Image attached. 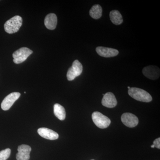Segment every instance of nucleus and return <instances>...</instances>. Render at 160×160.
<instances>
[{
    "label": "nucleus",
    "mask_w": 160,
    "mask_h": 160,
    "mask_svg": "<svg viewBox=\"0 0 160 160\" xmlns=\"http://www.w3.org/2000/svg\"><path fill=\"white\" fill-rule=\"evenodd\" d=\"M18 152L16 154L17 160H29L30 159V152L31 151L30 146L26 145H22L19 146Z\"/></svg>",
    "instance_id": "nucleus-9"
},
{
    "label": "nucleus",
    "mask_w": 160,
    "mask_h": 160,
    "mask_svg": "<svg viewBox=\"0 0 160 160\" xmlns=\"http://www.w3.org/2000/svg\"><path fill=\"white\" fill-rule=\"evenodd\" d=\"M11 149L7 148L0 151V160H6L9 158L11 154Z\"/></svg>",
    "instance_id": "nucleus-17"
},
{
    "label": "nucleus",
    "mask_w": 160,
    "mask_h": 160,
    "mask_svg": "<svg viewBox=\"0 0 160 160\" xmlns=\"http://www.w3.org/2000/svg\"><path fill=\"white\" fill-rule=\"evenodd\" d=\"M83 71L82 64L78 60H75L72 66L68 69L67 73V78L68 81H72L76 78L82 74Z\"/></svg>",
    "instance_id": "nucleus-5"
},
{
    "label": "nucleus",
    "mask_w": 160,
    "mask_h": 160,
    "mask_svg": "<svg viewBox=\"0 0 160 160\" xmlns=\"http://www.w3.org/2000/svg\"><path fill=\"white\" fill-rule=\"evenodd\" d=\"M23 20L19 16H15L8 20L4 25V29L6 32L12 34L17 32L22 25Z\"/></svg>",
    "instance_id": "nucleus-2"
},
{
    "label": "nucleus",
    "mask_w": 160,
    "mask_h": 160,
    "mask_svg": "<svg viewBox=\"0 0 160 160\" xmlns=\"http://www.w3.org/2000/svg\"><path fill=\"white\" fill-rule=\"evenodd\" d=\"M92 118L96 126L101 129L107 128L111 123L109 118L99 112H93L92 115Z\"/></svg>",
    "instance_id": "nucleus-3"
},
{
    "label": "nucleus",
    "mask_w": 160,
    "mask_h": 160,
    "mask_svg": "<svg viewBox=\"0 0 160 160\" xmlns=\"http://www.w3.org/2000/svg\"><path fill=\"white\" fill-rule=\"evenodd\" d=\"M102 9L101 6L99 5H95L92 6L90 11L89 15L92 18L94 19H98L102 17Z\"/></svg>",
    "instance_id": "nucleus-16"
},
{
    "label": "nucleus",
    "mask_w": 160,
    "mask_h": 160,
    "mask_svg": "<svg viewBox=\"0 0 160 160\" xmlns=\"http://www.w3.org/2000/svg\"><path fill=\"white\" fill-rule=\"evenodd\" d=\"M109 17L112 22L114 25H121L123 22L122 17L121 13L118 10H112L110 12Z\"/></svg>",
    "instance_id": "nucleus-15"
},
{
    "label": "nucleus",
    "mask_w": 160,
    "mask_h": 160,
    "mask_svg": "<svg viewBox=\"0 0 160 160\" xmlns=\"http://www.w3.org/2000/svg\"><path fill=\"white\" fill-rule=\"evenodd\" d=\"M32 50L26 47H22L18 49L12 54L13 62L17 64L23 62L32 54Z\"/></svg>",
    "instance_id": "nucleus-4"
},
{
    "label": "nucleus",
    "mask_w": 160,
    "mask_h": 160,
    "mask_svg": "<svg viewBox=\"0 0 160 160\" xmlns=\"http://www.w3.org/2000/svg\"><path fill=\"white\" fill-rule=\"evenodd\" d=\"M151 148H154V146H153V145H152V146H151Z\"/></svg>",
    "instance_id": "nucleus-19"
},
{
    "label": "nucleus",
    "mask_w": 160,
    "mask_h": 160,
    "mask_svg": "<svg viewBox=\"0 0 160 160\" xmlns=\"http://www.w3.org/2000/svg\"><path fill=\"white\" fill-rule=\"evenodd\" d=\"M129 95L134 99L144 102H149L152 100L151 95L140 88L132 87L128 90Z\"/></svg>",
    "instance_id": "nucleus-1"
},
{
    "label": "nucleus",
    "mask_w": 160,
    "mask_h": 160,
    "mask_svg": "<svg viewBox=\"0 0 160 160\" xmlns=\"http://www.w3.org/2000/svg\"><path fill=\"white\" fill-rule=\"evenodd\" d=\"M38 132L42 137L47 139L55 140L59 138V135L57 132L48 128H39L38 130Z\"/></svg>",
    "instance_id": "nucleus-12"
},
{
    "label": "nucleus",
    "mask_w": 160,
    "mask_h": 160,
    "mask_svg": "<svg viewBox=\"0 0 160 160\" xmlns=\"http://www.w3.org/2000/svg\"><path fill=\"white\" fill-rule=\"evenodd\" d=\"M54 113L58 119L61 121L65 120L66 118V112L65 108L59 104H55L54 107Z\"/></svg>",
    "instance_id": "nucleus-14"
},
{
    "label": "nucleus",
    "mask_w": 160,
    "mask_h": 160,
    "mask_svg": "<svg viewBox=\"0 0 160 160\" xmlns=\"http://www.w3.org/2000/svg\"><path fill=\"white\" fill-rule=\"evenodd\" d=\"M143 74L146 78L151 80H156L159 78L160 69L157 66H146L142 70Z\"/></svg>",
    "instance_id": "nucleus-8"
},
{
    "label": "nucleus",
    "mask_w": 160,
    "mask_h": 160,
    "mask_svg": "<svg viewBox=\"0 0 160 160\" xmlns=\"http://www.w3.org/2000/svg\"><path fill=\"white\" fill-rule=\"evenodd\" d=\"M153 146L158 149H160V138H159L154 140L153 142Z\"/></svg>",
    "instance_id": "nucleus-18"
},
{
    "label": "nucleus",
    "mask_w": 160,
    "mask_h": 160,
    "mask_svg": "<svg viewBox=\"0 0 160 160\" xmlns=\"http://www.w3.org/2000/svg\"><path fill=\"white\" fill-rule=\"evenodd\" d=\"M57 22V17L56 15L52 13L47 15L44 21L45 26L49 30H53L55 29Z\"/></svg>",
    "instance_id": "nucleus-13"
},
{
    "label": "nucleus",
    "mask_w": 160,
    "mask_h": 160,
    "mask_svg": "<svg viewBox=\"0 0 160 160\" xmlns=\"http://www.w3.org/2000/svg\"><path fill=\"white\" fill-rule=\"evenodd\" d=\"M122 122L129 128L136 127L138 124V119L135 115L129 112L123 113L121 117Z\"/></svg>",
    "instance_id": "nucleus-7"
},
{
    "label": "nucleus",
    "mask_w": 160,
    "mask_h": 160,
    "mask_svg": "<svg viewBox=\"0 0 160 160\" xmlns=\"http://www.w3.org/2000/svg\"><path fill=\"white\" fill-rule=\"evenodd\" d=\"M96 51L100 56L105 58L113 57L117 56L119 53V51L117 49L102 46L98 47Z\"/></svg>",
    "instance_id": "nucleus-11"
},
{
    "label": "nucleus",
    "mask_w": 160,
    "mask_h": 160,
    "mask_svg": "<svg viewBox=\"0 0 160 160\" xmlns=\"http://www.w3.org/2000/svg\"><path fill=\"white\" fill-rule=\"evenodd\" d=\"M130 88H131V87H129V86H128V89H130Z\"/></svg>",
    "instance_id": "nucleus-20"
},
{
    "label": "nucleus",
    "mask_w": 160,
    "mask_h": 160,
    "mask_svg": "<svg viewBox=\"0 0 160 160\" xmlns=\"http://www.w3.org/2000/svg\"></svg>",
    "instance_id": "nucleus-21"
},
{
    "label": "nucleus",
    "mask_w": 160,
    "mask_h": 160,
    "mask_svg": "<svg viewBox=\"0 0 160 160\" xmlns=\"http://www.w3.org/2000/svg\"><path fill=\"white\" fill-rule=\"evenodd\" d=\"M20 96L21 93L18 92H13L8 95L1 104L2 109L5 111L9 110L15 102L20 98Z\"/></svg>",
    "instance_id": "nucleus-6"
},
{
    "label": "nucleus",
    "mask_w": 160,
    "mask_h": 160,
    "mask_svg": "<svg viewBox=\"0 0 160 160\" xmlns=\"http://www.w3.org/2000/svg\"><path fill=\"white\" fill-rule=\"evenodd\" d=\"M102 103L103 106L107 108H114L117 105V101L112 92H108L104 94Z\"/></svg>",
    "instance_id": "nucleus-10"
}]
</instances>
